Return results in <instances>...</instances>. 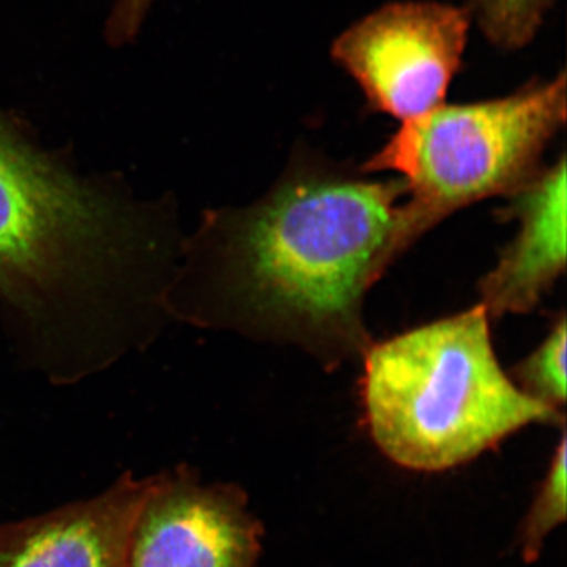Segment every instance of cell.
I'll list each match as a JSON object with an SVG mask.
<instances>
[{
    "instance_id": "3957f363",
    "label": "cell",
    "mask_w": 567,
    "mask_h": 567,
    "mask_svg": "<svg viewBox=\"0 0 567 567\" xmlns=\"http://www.w3.org/2000/svg\"><path fill=\"white\" fill-rule=\"evenodd\" d=\"M488 320L480 303L365 349V425L394 464L443 472L527 425L565 427L563 412L529 398L505 374Z\"/></svg>"
},
{
    "instance_id": "8992f818",
    "label": "cell",
    "mask_w": 567,
    "mask_h": 567,
    "mask_svg": "<svg viewBox=\"0 0 567 567\" xmlns=\"http://www.w3.org/2000/svg\"><path fill=\"white\" fill-rule=\"evenodd\" d=\"M264 528L234 484L205 486L188 466L151 477L126 567H256Z\"/></svg>"
},
{
    "instance_id": "277c9868",
    "label": "cell",
    "mask_w": 567,
    "mask_h": 567,
    "mask_svg": "<svg viewBox=\"0 0 567 567\" xmlns=\"http://www.w3.org/2000/svg\"><path fill=\"white\" fill-rule=\"evenodd\" d=\"M566 123L565 71L503 99L440 104L402 122L361 173H394L405 183L402 244L466 205L511 196L543 167L544 152Z\"/></svg>"
},
{
    "instance_id": "6da1fadb",
    "label": "cell",
    "mask_w": 567,
    "mask_h": 567,
    "mask_svg": "<svg viewBox=\"0 0 567 567\" xmlns=\"http://www.w3.org/2000/svg\"><path fill=\"white\" fill-rule=\"evenodd\" d=\"M182 245L177 204L78 174L0 111V315L51 383L99 374L173 322Z\"/></svg>"
},
{
    "instance_id": "5b68a950",
    "label": "cell",
    "mask_w": 567,
    "mask_h": 567,
    "mask_svg": "<svg viewBox=\"0 0 567 567\" xmlns=\"http://www.w3.org/2000/svg\"><path fill=\"white\" fill-rule=\"evenodd\" d=\"M470 24L472 11L450 3H388L347 29L331 55L372 111L405 122L445 103Z\"/></svg>"
},
{
    "instance_id": "9c48e42d",
    "label": "cell",
    "mask_w": 567,
    "mask_h": 567,
    "mask_svg": "<svg viewBox=\"0 0 567 567\" xmlns=\"http://www.w3.org/2000/svg\"><path fill=\"white\" fill-rule=\"evenodd\" d=\"M566 435L563 434L518 532V547L527 563L539 558L547 536L566 520Z\"/></svg>"
},
{
    "instance_id": "30bf717a",
    "label": "cell",
    "mask_w": 567,
    "mask_h": 567,
    "mask_svg": "<svg viewBox=\"0 0 567 567\" xmlns=\"http://www.w3.org/2000/svg\"><path fill=\"white\" fill-rule=\"evenodd\" d=\"M566 330L561 315L543 344L513 369V382L525 394L559 412L566 402Z\"/></svg>"
},
{
    "instance_id": "8fae6325",
    "label": "cell",
    "mask_w": 567,
    "mask_h": 567,
    "mask_svg": "<svg viewBox=\"0 0 567 567\" xmlns=\"http://www.w3.org/2000/svg\"><path fill=\"white\" fill-rule=\"evenodd\" d=\"M551 6L554 0H470L468 10L495 47L514 51L535 39Z\"/></svg>"
},
{
    "instance_id": "52a82bcc",
    "label": "cell",
    "mask_w": 567,
    "mask_h": 567,
    "mask_svg": "<svg viewBox=\"0 0 567 567\" xmlns=\"http://www.w3.org/2000/svg\"><path fill=\"white\" fill-rule=\"evenodd\" d=\"M151 477L130 473L102 495L0 525V567H126L130 535Z\"/></svg>"
},
{
    "instance_id": "ba28073f",
    "label": "cell",
    "mask_w": 567,
    "mask_h": 567,
    "mask_svg": "<svg viewBox=\"0 0 567 567\" xmlns=\"http://www.w3.org/2000/svg\"><path fill=\"white\" fill-rule=\"evenodd\" d=\"M566 156L540 169L502 212L520 221L491 274L480 281L481 305L488 317L527 315L554 289L566 270Z\"/></svg>"
},
{
    "instance_id": "7c38bea8",
    "label": "cell",
    "mask_w": 567,
    "mask_h": 567,
    "mask_svg": "<svg viewBox=\"0 0 567 567\" xmlns=\"http://www.w3.org/2000/svg\"><path fill=\"white\" fill-rule=\"evenodd\" d=\"M155 0H112L104 35L112 47L132 43Z\"/></svg>"
},
{
    "instance_id": "7a4b0ae2",
    "label": "cell",
    "mask_w": 567,
    "mask_h": 567,
    "mask_svg": "<svg viewBox=\"0 0 567 567\" xmlns=\"http://www.w3.org/2000/svg\"><path fill=\"white\" fill-rule=\"evenodd\" d=\"M405 183L298 164L267 196L213 210L183 240L171 320L237 328L338 357L364 353L365 293L405 252Z\"/></svg>"
}]
</instances>
